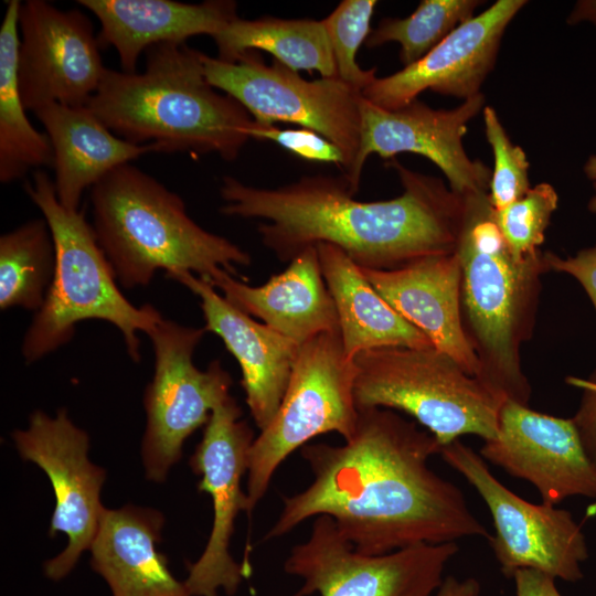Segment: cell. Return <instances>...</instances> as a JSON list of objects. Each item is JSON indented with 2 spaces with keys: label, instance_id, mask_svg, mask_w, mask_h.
<instances>
[{
  "label": "cell",
  "instance_id": "cell-37",
  "mask_svg": "<svg viewBox=\"0 0 596 596\" xmlns=\"http://www.w3.org/2000/svg\"><path fill=\"white\" fill-rule=\"evenodd\" d=\"M581 22H589L596 26V0H579L574 4L567 23L575 25Z\"/></svg>",
  "mask_w": 596,
  "mask_h": 596
},
{
  "label": "cell",
  "instance_id": "cell-38",
  "mask_svg": "<svg viewBox=\"0 0 596 596\" xmlns=\"http://www.w3.org/2000/svg\"><path fill=\"white\" fill-rule=\"evenodd\" d=\"M583 169L586 177L593 181L594 187V195L589 199L587 207L592 213H596V155L588 157Z\"/></svg>",
  "mask_w": 596,
  "mask_h": 596
},
{
  "label": "cell",
  "instance_id": "cell-5",
  "mask_svg": "<svg viewBox=\"0 0 596 596\" xmlns=\"http://www.w3.org/2000/svg\"><path fill=\"white\" fill-rule=\"evenodd\" d=\"M89 190L92 226L125 288L147 286L159 269L207 278L220 268L232 274L252 262L235 243L196 224L177 193L130 162Z\"/></svg>",
  "mask_w": 596,
  "mask_h": 596
},
{
  "label": "cell",
  "instance_id": "cell-3",
  "mask_svg": "<svg viewBox=\"0 0 596 596\" xmlns=\"http://www.w3.org/2000/svg\"><path fill=\"white\" fill-rule=\"evenodd\" d=\"M143 72L107 68L86 105L116 136L153 152H215L236 159L254 119L204 75L202 52L185 42L146 52Z\"/></svg>",
  "mask_w": 596,
  "mask_h": 596
},
{
  "label": "cell",
  "instance_id": "cell-10",
  "mask_svg": "<svg viewBox=\"0 0 596 596\" xmlns=\"http://www.w3.org/2000/svg\"><path fill=\"white\" fill-rule=\"evenodd\" d=\"M205 332L162 318L148 333L155 372L143 394L147 422L141 459L145 476L152 482L167 479L182 457L185 440L231 396L232 377L219 360L205 370L193 363Z\"/></svg>",
  "mask_w": 596,
  "mask_h": 596
},
{
  "label": "cell",
  "instance_id": "cell-35",
  "mask_svg": "<svg viewBox=\"0 0 596 596\" xmlns=\"http://www.w3.org/2000/svg\"><path fill=\"white\" fill-rule=\"evenodd\" d=\"M546 255L550 269L574 277L583 286L596 310V245L566 258L552 252H546Z\"/></svg>",
  "mask_w": 596,
  "mask_h": 596
},
{
  "label": "cell",
  "instance_id": "cell-11",
  "mask_svg": "<svg viewBox=\"0 0 596 596\" xmlns=\"http://www.w3.org/2000/svg\"><path fill=\"white\" fill-rule=\"evenodd\" d=\"M443 460L478 492L492 519L489 538L502 574L512 578L523 568L576 583L588 557L585 534L567 510L532 503L508 489L479 453L461 440L443 446Z\"/></svg>",
  "mask_w": 596,
  "mask_h": 596
},
{
  "label": "cell",
  "instance_id": "cell-34",
  "mask_svg": "<svg viewBox=\"0 0 596 596\" xmlns=\"http://www.w3.org/2000/svg\"><path fill=\"white\" fill-rule=\"evenodd\" d=\"M566 382L582 391L579 406L572 419L589 459L596 467V370L586 379L570 376Z\"/></svg>",
  "mask_w": 596,
  "mask_h": 596
},
{
  "label": "cell",
  "instance_id": "cell-29",
  "mask_svg": "<svg viewBox=\"0 0 596 596\" xmlns=\"http://www.w3.org/2000/svg\"><path fill=\"white\" fill-rule=\"evenodd\" d=\"M482 3L478 0H423L404 19H383L371 31L365 46L374 49L389 42L401 45L400 58L408 66L433 50L457 26L473 17Z\"/></svg>",
  "mask_w": 596,
  "mask_h": 596
},
{
  "label": "cell",
  "instance_id": "cell-32",
  "mask_svg": "<svg viewBox=\"0 0 596 596\" xmlns=\"http://www.w3.org/2000/svg\"><path fill=\"white\" fill-rule=\"evenodd\" d=\"M482 111L485 134L494 160L488 198L493 210H501L531 189L530 163L523 149L510 140L494 108L485 106Z\"/></svg>",
  "mask_w": 596,
  "mask_h": 596
},
{
  "label": "cell",
  "instance_id": "cell-15",
  "mask_svg": "<svg viewBox=\"0 0 596 596\" xmlns=\"http://www.w3.org/2000/svg\"><path fill=\"white\" fill-rule=\"evenodd\" d=\"M18 77L23 105L86 106L107 70L89 18L43 0H28L19 14Z\"/></svg>",
  "mask_w": 596,
  "mask_h": 596
},
{
  "label": "cell",
  "instance_id": "cell-14",
  "mask_svg": "<svg viewBox=\"0 0 596 596\" xmlns=\"http://www.w3.org/2000/svg\"><path fill=\"white\" fill-rule=\"evenodd\" d=\"M242 409L230 396L217 405L205 425L200 444L189 460L200 477L198 490L210 496L213 523L200 557L188 565L183 581L191 596H233L245 577L246 566L230 552V542L240 512L247 511L242 479L248 471L254 432L242 421Z\"/></svg>",
  "mask_w": 596,
  "mask_h": 596
},
{
  "label": "cell",
  "instance_id": "cell-2",
  "mask_svg": "<svg viewBox=\"0 0 596 596\" xmlns=\"http://www.w3.org/2000/svg\"><path fill=\"white\" fill-rule=\"evenodd\" d=\"M403 192L383 201L355 200L343 175H305L278 188H257L224 177L220 212L260 219L258 233L289 263L318 244H331L360 268L391 270L416 259L456 252L465 199L440 179L394 160Z\"/></svg>",
  "mask_w": 596,
  "mask_h": 596
},
{
  "label": "cell",
  "instance_id": "cell-13",
  "mask_svg": "<svg viewBox=\"0 0 596 596\" xmlns=\"http://www.w3.org/2000/svg\"><path fill=\"white\" fill-rule=\"evenodd\" d=\"M11 436L20 457L42 469L54 491L49 535L64 533L67 543L43 568L47 578L58 582L73 571L82 553L89 551L96 536L106 509L100 500L106 471L89 460V437L71 421L66 408L54 416L35 411L28 427L13 430Z\"/></svg>",
  "mask_w": 596,
  "mask_h": 596
},
{
  "label": "cell",
  "instance_id": "cell-17",
  "mask_svg": "<svg viewBox=\"0 0 596 596\" xmlns=\"http://www.w3.org/2000/svg\"><path fill=\"white\" fill-rule=\"evenodd\" d=\"M479 454L510 476L530 482L542 502L556 505L570 497L596 498V467L572 418L533 411L507 400L498 434Z\"/></svg>",
  "mask_w": 596,
  "mask_h": 596
},
{
  "label": "cell",
  "instance_id": "cell-6",
  "mask_svg": "<svg viewBox=\"0 0 596 596\" xmlns=\"http://www.w3.org/2000/svg\"><path fill=\"white\" fill-rule=\"evenodd\" d=\"M24 190L42 212L55 247L52 283L22 340L25 362L33 363L67 343L75 326L88 319L113 323L123 333L130 359L140 361L138 333L148 334L161 313L151 305L136 307L123 295L84 212L60 203L54 182L44 171H35Z\"/></svg>",
  "mask_w": 596,
  "mask_h": 596
},
{
  "label": "cell",
  "instance_id": "cell-19",
  "mask_svg": "<svg viewBox=\"0 0 596 596\" xmlns=\"http://www.w3.org/2000/svg\"><path fill=\"white\" fill-rule=\"evenodd\" d=\"M167 277L199 297L204 329L216 334L237 360L246 404L263 430L280 406L300 345L235 308L206 279L190 272Z\"/></svg>",
  "mask_w": 596,
  "mask_h": 596
},
{
  "label": "cell",
  "instance_id": "cell-16",
  "mask_svg": "<svg viewBox=\"0 0 596 596\" xmlns=\"http://www.w3.org/2000/svg\"><path fill=\"white\" fill-rule=\"evenodd\" d=\"M483 106L481 93L453 109H434L415 99L402 108L387 110L362 96L359 152L352 169L342 174L351 193L358 192L363 166L371 155L390 159L402 152L430 160L456 194L487 192L492 171L481 161L471 160L462 145L468 123Z\"/></svg>",
  "mask_w": 596,
  "mask_h": 596
},
{
  "label": "cell",
  "instance_id": "cell-26",
  "mask_svg": "<svg viewBox=\"0 0 596 596\" xmlns=\"http://www.w3.org/2000/svg\"><path fill=\"white\" fill-rule=\"evenodd\" d=\"M213 40L217 58L223 61L233 62L245 52L262 50L292 71H316L321 77H337L322 20L237 17Z\"/></svg>",
  "mask_w": 596,
  "mask_h": 596
},
{
  "label": "cell",
  "instance_id": "cell-8",
  "mask_svg": "<svg viewBox=\"0 0 596 596\" xmlns=\"http://www.w3.org/2000/svg\"><path fill=\"white\" fill-rule=\"evenodd\" d=\"M355 376L354 359L347 356L339 331L300 344L280 406L249 449L248 515L294 451L320 435L337 433L344 441L354 435L359 418Z\"/></svg>",
  "mask_w": 596,
  "mask_h": 596
},
{
  "label": "cell",
  "instance_id": "cell-28",
  "mask_svg": "<svg viewBox=\"0 0 596 596\" xmlns=\"http://www.w3.org/2000/svg\"><path fill=\"white\" fill-rule=\"evenodd\" d=\"M55 269V247L44 219L29 221L0 237V308L36 312Z\"/></svg>",
  "mask_w": 596,
  "mask_h": 596
},
{
  "label": "cell",
  "instance_id": "cell-18",
  "mask_svg": "<svg viewBox=\"0 0 596 596\" xmlns=\"http://www.w3.org/2000/svg\"><path fill=\"white\" fill-rule=\"evenodd\" d=\"M525 4V0H498L457 26L417 62L376 77L362 91L363 98L394 110L426 89L464 99L479 94L494 66L507 26Z\"/></svg>",
  "mask_w": 596,
  "mask_h": 596
},
{
  "label": "cell",
  "instance_id": "cell-1",
  "mask_svg": "<svg viewBox=\"0 0 596 596\" xmlns=\"http://www.w3.org/2000/svg\"><path fill=\"white\" fill-rule=\"evenodd\" d=\"M441 446L395 411L359 408L354 435L342 445L308 444L301 457L312 481L283 497L265 535L274 540L311 518H331L363 554L380 555L418 544L490 538L461 490L428 465Z\"/></svg>",
  "mask_w": 596,
  "mask_h": 596
},
{
  "label": "cell",
  "instance_id": "cell-33",
  "mask_svg": "<svg viewBox=\"0 0 596 596\" xmlns=\"http://www.w3.org/2000/svg\"><path fill=\"white\" fill-rule=\"evenodd\" d=\"M249 136L254 139L274 141L309 161L333 163L343 171L348 164L345 155L337 145L310 129H280L275 125L264 126L254 121Z\"/></svg>",
  "mask_w": 596,
  "mask_h": 596
},
{
  "label": "cell",
  "instance_id": "cell-20",
  "mask_svg": "<svg viewBox=\"0 0 596 596\" xmlns=\"http://www.w3.org/2000/svg\"><path fill=\"white\" fill-rule=\"evenodd\" d=\"M376 291L433 347L478 377L480 364L465 334L461 318V269L455 253L416 259L391 270L361 268Z\"/></svg>",
  "mask_w": 596,
  "mask_h": 596
},
{
  "label": "cell",
  "instance_id": "cell-36",
  "mask_svg": "<svg viewBox=\"0 0 596 596\" xmlns=\"http://www.w3.org/2000/svg\"><path fill=\"white\" fill-rule=\"evenodd\" d=\"M517 596H562L555 578L539 571L523 568L512 576Z\"/></svg>",
  "mask_w": 596,
  "mask_h": 596
},
{
  "label": "cell",
  "instance_id": "cell-24",
  "mask_svg": "<svg viewBox=\"0 0 596 596\" xmlns=\"http://www.w3.org/2000/svg\"><path fill=\"white\" fill-rule=\"evenodd\" d=\"M53 149L54 187L60 203L77 211L83 192L117 167L149 152L110 131L87 106L50 104L36 110Z\"/></svg>",
  "mask_w": 596,
  "mask_h": 596
},
{
  "label": "cell",
  "instance_id": "cell-9",
  "mask_svg": "<svg viewBox=\"0 0 596 596\" xmlns=\"http://www.w3.org/2000/svg\"><path fill=\"white\" fill-rule=\"evenodd\" d=\"M206 81L234 98L264 126L290 123L310 129L345 155L347 174L360 147L362 92L338 77L308 81L276 60L267 65L256 51L233 62L202 53Z\"/></svg>",
  "mask_w": 596,
  "mask_h": 596
},
{
  "label": "cell",
  "instance_id": "cell-25",
  "mask_svg": "<svg viewBox=\"0 0 596 596\" xmlns=\"http://www.w3.org/2000/svg\"><path fill=\"white\" fill-rule=\"evenodd\" d=\"M321 272L334 301L348 358L387 347L434 348L371 285L361 268L337 246L318 244Z\"/></svg>",
  "mask_w": 596,
  "mask_h": 596
},
{
  "label": "cell",
  "instance_id": "cell-7",
  "mask_svg": "<svg viewBox=\"0 0 596 596\" xmlns=\"http://www.w3.org/2000/svg\"><path fill=\"white\" fill-rule=\"evenodd\" d=\"M358 408L412 416L446 446L465 435L483 441L498 434L503 400L435 348L387 347L354 358Z\"/></svg>",
  "mask_w": 596,
  "mask_h": 596
},
{
  "label": "cell",
  "instance_id": "cell-30",
  "mask_svg": "<svg viewBox=\"0 0 596 596\" xmlns=\"http://www.w3.org/2000/svg\"><path fill=\"white\" fill-rule=\"evenodd\" d=\"M375 0H343L322 20L331 45L337 77L362 92L376 78V67L362 70L355 57L371 33Z\"/></svg>",
  "mask_w": 596,
  "mask_h": 596
},
{
  "label": "cell",
  "instance_id": "cell-4",
  "mask_svg": "<svg viewBox=\"0 0 596 596\" xmlns=\"http://www.w3.org/2000/svg\"><path fill=\"white\" fill-rule=\"evenodd\" d=\"M456 254L466 338L482 381L503 401L529 405L531 385L521 349L535 326L541 278L550 272L546 252L512 256L493 220L488 192L464 196Z\"/></svg>",
  "mask_w": 596,
  "mask_h": 596
},
{
  "label": "cell",
  "instance_id": "cell-12",
  "mask_svg": "<svg viewBox=\"0 0 596 596\" xmlns=\"http://www.w3.org/2000/svg\"><path fill=\"white\" fill-rule=\"evenodd\" d=\"M456 542L418 544L380 555L358 552L326 515L315 518L307 541L284 562L301 579L291 596H435Z\"/></svg>",
  "mask_w": 596,
  "mask_h": 596
},
{
  "label": "cell",
  "instance_id": "cell-39",
  "mask_svg": "<svg viewBox=\"0 0 596 596\" xmlns=\"http://www.w3.org/2000/svg\"><path fill=\"white\" fill-rule=\"evenodd\" d=\"M435 596H456L453 593L440 590Z\"/></svg>",
  "mask_w": 596,
  "mask_h": 596
},
{
  "label": "cell",
  "instance_id": "cell-21",
  "mask_svg": "<svg viewBox=\"0 0 596 596\" xmlns=\"http://www.w3.org/2000/svg\"><path fill=\"white\" fill-rule=\"evenodd\" d=\"M204 279L235 308L299 345L321 333L339 331L316 246L297 255L284 272L260 286L238 281L223 268Z\"/></svg>",
  "mask_w": 596,
  "mask_h": 596
},
{
  "label": "cell",
  "instance_id": "cell-23",
  "mask_svg": "<svg viewBox=\"0 0 596 596\" xmlns=\"http://www.w3.org/2000/svg\"><path fill=\"white\" fill-rule=\"evenodd\" d=\"M99 21L100 47L113 46L121 71L137 72V62L149 47L181 43L193 35L214 38L237 18V4L228 0L184 3L173 0H78Z\"/></svg>",
  "mask_w": 596,
  "mask_h": 596
},
{
  "label": "cell",
  "instance_id": "cell-27",
  "mask_svg": "<svg viewBox=\"0 0 596 596\" xmlns=\"http://www.w3.org/2000/svg\"><path fill=\"white\" fill-rule=\"evenodd\" d=\"M0 28V181L10 183L29 171L53 167L46 134L29 121L19 88V14L21 2L9 0Z\"/></svg>",
  "mask_w": 596,
  "mask_h": 596
},
{
  "label": "cell",
  "instance_id": "cell-31",
  "mask_svg": "<svg viewBox=\"0 0 596 596\" xmlns=\"http://www.w3.org/2000/svg\"><path fill=\"white\" fill-rule=\"evenodd\" d=\"M557 203L555 189L543 182L503 209L493 210L497 227L514 258L522 259L540 251Z\"/></svg>",
  "mask_w": 596,
  "mask_h": 596
},
{
  "label": "cell",
  "instance_id": "cell-22",
  "mask_svg": "<svg viewBox=\"0 0 596 596\" xmlns=\"http://www.w3.org/2000/svg\"><path fill=\"white\" fill-rule=\"evenodd\" d=\"M164 521L163 513L153 508L105 509L89 549V564L111 596H191L158 551Z\"/></svg>",
  "mask_w": 596,
  "mask_h": 596
}]
</instances>
